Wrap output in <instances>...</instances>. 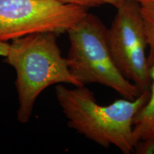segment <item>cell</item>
<instances>
[{
    "instance_id": "obj_8",
    "label": "cell",
    "mask_w": 154,
    "mask_h": 154,
    "mask_svg": "<svg viewBox=\"0 0 154 154\" xmlns=\"http://www.w3.org/2000/svg\"><path fill=\"white\" fill-rule=\"evenodd\" d=\"M61 2L76 5L86 9L99 7L103 5H111L116 9L124 2V0H59Z\"/></svg>"
},
{
    "instance_id": "obj_3",
    "label": "cell",
    "mask_w": 154,
    "mask_h": 154,
    "mask_svg": "<svg viewBox=\"0 0 154 154\" xmlns=\"http://www.w3.org/2000/svg\"><path fill=\"white\" fill-rule=\"evenodd\" d=\"M67 33L70 42L67 63L81 85L101 84L128 99L143 92L119 69L109 46L108 29L97 16L88 13Z\"/></svg>"
},
{
    "instance_id": "obj_9",
    "label": "cell",
    "mask_w": 154,
    "mask_h": 154,
    "mask_svg": "<svg viewBox=\"0 0 154 154\" xmlns=\"http://www.w3.org/2000/svg\"><path fill=\"white\" fill-rule=\"evenodd\" d=\"M134 153L138 154L154 153V138L143 139L138 141L135 145Z\"/></svg>"
},
{
    "instance_id": "obj_2",
    "label": "cell",
    "mask_w": 154,
    "mask_h": 154,
    "mask_svg": "<svg viewBox=\"0 0 154 154\" xmlns=\"http://www.w3.org/2000/svg\"><path fill=\"white\" fill-rule=\"evenodd\" d=\"M58 36L52 32L33 34L9 44L6 62L16 71L17 120L22 124L29 122L36 99L49 86L61 84L83 86L71 74L66 59L61 56Z\"/></svg>"
},
{
    "instance_id": "obj_4",
    "label": "cell",
    "mask_w": 154,
    "mask_h": 154,
    "mask_svg": "<svg viewBox=\"0 0 154 154\" xmlns=\"http://www.w3.org/2000/svg\"><path fill=\"white\" fill-rule=\"evenodd\" d=\"M88 13V9L59 0H0V41L44 32L59 35Z\"/></svg>"
},
{
    "instance_id": "obj_6",
    "label": "cell",
    "mask_w": 154,
    "mask_h": 154,
    "mask_svg": "<svg viewBox=\"0 0 154 154\" xmlns=\"http://www.w3.org/2000/svg\"><path fill=\"white\" fill-rule=\"evenodd\" d=\"M149 97L134 121V137L136 144L143 139L154 138V63L150 67Z\"/></svg>"
},
{
    "instance_id": "obj_1",
    "label": "cell",
    "mask_w": 154,
    "mask_h": 154,
    "mask_svg": "<svg viewBox=\"0 0 154 154\" xmlns=\"http://www.w3.org/2000/svg\"><path fill=\"white\" fill-rule=\"evenodd\" d=\"M55 92L69 127L102 147L134 153V121L149 99V89L134 99L123 98L108 105L99 104L85 86L68 88L59 84Z\"/></svg>"
},
{
    "instance_id": "obj_10",
    "label": "cell",
    "mask_w": 154,
    "mask_h": 154,
    "mask_svg": "<svg viewBox=\"0 0 154 154\" xmlns=\"http://www.w3.org/2000/svg\"><path fill=\"white\" fill-rule=\"evenodd\" d=\"M9 44L0 41V57H6L9 51Z\"/></svg>"
},
{
    "instance_id": "obj_7",
    "label": "cell",
    "mask_w": 154,
    "mask_h": 154,
    "mask_svg": "<svg viewBox=\"0 0 154 154\" xmlns=\"http://www.w3.org/2000/svg\"><path fill=\"white\" fill-rule=\"evenodd\" d=\"M137 3L148 43V60L154 63V0H135Z\"/></svg>"
},
{
    "instance_id": "obj_5",
    "label": "cell",
    "mask_w": 154,
    "mask_h": 154,
    "mask_svg": "<svg viewBox=\"0 0 154 154\" xmlns=\"http://www.w3.org/2000/svg\"><path fill=\"white\" fill-rule=\"evenodd\" d=\"M110 49L119 69L141 91L151 86L148 43L137 3L124 0L108 29Z\"/></svg>"
}]
</instances>
